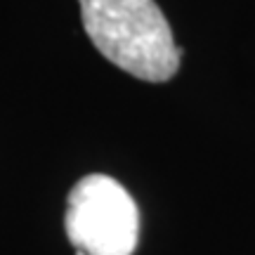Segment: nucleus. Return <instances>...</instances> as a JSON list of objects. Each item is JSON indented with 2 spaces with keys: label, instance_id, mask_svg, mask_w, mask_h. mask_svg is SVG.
I'll use <instances>...</instances> for the list:
<instances>
[{
  "label": "nucleus",
  "instance_id": "obj_1",
  "mask_svg": "<svg viewBox=\"0 0 255 255\" xmlns=\"http://www.w3.org/2000/svg\"><path fill=\"white\" fill-rule=\"evenodd\" d=\"M81 19L100 55L126 73L146 83L177 73L182 47L154 0H81Z\"/></svg>",
  "mask_w": 255,
  "mask_h": 255
},
{
  "label": "nucleus",
  "instance_id": "obj_2",
  "mask_svg": "<svg viewBox=\"0 0 255 255\" xmlns=\"http://www.w3.org/2000/svg\"><path fill=\"white\" fill-rule=\"evenodd\" d=\"M66 237L85 255H132L139 241L135 199L109 175H85L69 194Z\"/></svg>",
  "mask_w": 255,
  "mask_h": 255
}]
</instances>
